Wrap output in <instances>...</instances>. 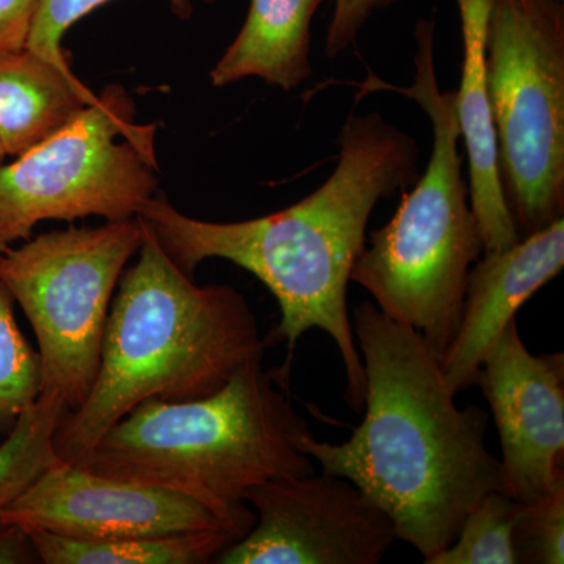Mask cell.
Masks as SVG:
<instances>
[{"label":"cell","instance_id":"cell-1","mask_svg":"<svg viewBox=\"0 0 564 564\" xmlns=\"http://www.w3.org/2000/svg\"><path fill=\"white\" fill-rule=\"evenodd\" d=\"M339 144V163L329 180L276 214L237 223L203 221L154 196L137 220L188 276L207 259H226L273 293L281 321L272 340L288 344V358L276 372L284 388L300 337L313 328L328 334L343 356L345 399L361 411L366 375L348 314V282L366 248L375 206L419 180V152L408 133L378 113H351Z\"/></svg>","mask_w":564,"mask_h":564},{"label":"cell","instance_id":"cell-2","mask_svg":"<svg viewBox=\"0 0 564 564\" xmlns=\"http://www.w3.org/2000/svg\"><path fill=\"white\" fill-rule=\"evenodd\" d=\"M351 323L366 375L361 425L340 444L310 430L299 448L369 496L425 563L454 543L485 496L507 492L502 463L486 447L489 414L458 408L440 358L411 326L370 302Z\"/></svg>","mask_w":564,"mask_h":564},{"label":"cell","instance_id":"cell-3","mask_svg":"<svg viewBox=\"0 0 564 564\" xmlns=\"http://www.w3.org/2000/svg\"><path fill=\"white\" fill-rule=\"evenodd\" d=\"M141 229L139 261L122 274L110 306L95 383L54 434L62 462L76 463L140 403L204 399L263 356L265 340L242 293L196 285Z\"/></svg>","mask_w":564,"mask_h":564},{"label":"cell","instance_id":"cell-4","mask_svg":"<svg viewBox=\"0 0 564 564\" xmlns=\"http://www.w3.org/2000/svg\"><path fill=\"white\" fill-rule=\"evenodd\" d=\"M276 383L258 358L204 399L147 400L73 464L185 494L248 533L256 513L245 494L276 478L315 473L299 448L310 425L292 406L288 388Z\"/></svg>","mask_w":564,"mask_h":564},{"label":"cell","instance_id":"cell-5","mask_svg":"<svg viewBox=\"0 0 564 564\" xmlns=\"http://www.w3.org/2000/svg\"><path fill=\"white\" fill-rule=\"evenodd\" d=\"M415 76L410 87L369 74L364 93L397 91L413 99L432 121L433 151L425 173L384 228L370 234L351 270L375 304L392 321L421 334L443 359L462 321L467 278L485 252L480 226L467 203L456 90L441 91L434 68V24L415 28Z\"/></svg>","mask_w":564,"mask_h":564},{"label":"cell","instance_id":"cell-6","mask_svg":"<svg viewBox=\"0 0 564 564\" xmlns=\"http://www.w3.org/2000/svg\"><path fill=\"white\" fill-rule=\"evenodd\" d=\"M486 88L503 195L522 239L563 217V0H491Z\"/></svg>","mask_w":564,"mask_h":564},{"label":"cell","instance_id":"cell-7","mask_svg":"<svg viewBox=\"0 0 564 564\" xmlns=\"http://www.w3.org/2000/svg\"><path fill=\"white\" fill-rule=\"evenodd\" d=\"M155 126L135 122L132 99L109 87L62 129L0 165V252L41 221L137 218L154 198Z\"/></svg>","mask_w":564,"mask_h":564},{"label":"cell","instance_id":"cell-8","mask_svg":"<svg viewBox=\"0 0 564 564\" xmlns=\"http://www.w3.org/2000/svg\"><path fill=\"white\" fill-rule=\"evenodd\" d=\"M141 239L140 221L128 218L41 234L0 252V281L39 340L41 392L61 397L68 411L95 383L111 296Z\"/></svg>","mask_w":564,"mask_h":564},{"label":"cell","instance_id":"cell-9","mask_svg":"<svg viewBox=\"0 0 564 564\" xmlns=\"http://www.w3.org/2000/svg\"><path fill=\"white\" fill-rule=\"evenodd\" d=\"M256 522L220 564H378L399 541L391 518L347 478L328 473L254 486Z\"/></svg>","mask_w":564,"mask_h":564},{"label":"cell","instance_id":"cell-10","mask_svg":"<svg viewBox=\"0 0 564 564\" xmlns=\"http://www.w3.org/2000/svg\"><path fill=\"white\" fill-rule=\"evenodd\" d=\"M2 525L85 541L204 530H220L239 541L247 534L225 516L185 494L102 477L62 459L0 513Z\"/></svg>","mask_w":564,"mask_h":564},{"label":"cell","instance_id":"cell-11","mask_svg":"<svg viewBox=\"0 0 564 564\" xmlns=\"http://www.w3.org/2000/svg\"><path fill=\"white\" fill-rule=\"evenodd\" d=\"M475 384L499 430L507 492L534 502L564 484L562 352H530L514 318L489 345Z\"/></svg>","mask_w":564,"mask_h":564},{"label":"cell","instance_id":"cell-12","mask_svg":"<svg viewBox=\"0 0 564 564\" xmlns=\"http://www.w3.org/2000/svg\"><path fill=\"white\" fill-rule=\"evenodd\" d=\"M467 278L462 321L441 369L458 395L477 381L485 352L505 326L564 265V220L522 237L502 251H485Z\"/></svg>","mask_w":564,"mask_h":564},{"label":"cell","instance_id":"cell-13","mask_svg":"<svg viewBox=\"0 0 564 564\" xmlns=\"http://www.w3.org/2000/svg\"><path fill=\"white\" fill-rule=\"evenodd\" d=\"M464 46L462 87L456 90L459 131L469 158V198L485 251H502L521 240L505 199L496 129L486 88V25L491 0H456Z\"/></svg>","mask_w":564,"mask_h":564},{"label":"cell","instance_id":"cell-14","mask_svg":"<svg viewBox=\"0 0 564 564\" xmlns=\"http://www.w3.org/2000/svg\"><path fill=\"white\" fill-rule=\"evenodd\" d=\"M323 0H251L242 31L212 69L215 87L259 77L289 91L313 74L311 22Z\"/></svg>","mask_w":564,"mask_h":564},{"label":"cell","instance_id":"cell-15","mask_svg":"<svg viewBox=\"0 0 564 564\" xmlns=\"http://www.w3.org/2000/svg\"><path fill=\"white\" fill-rule=\"evenodd\" d=\"M93 95L73 70L58 68L28 47L0 54V144L18 158L62 129Z\"/></svg>","mask_w":564,"mask_h":564},{"label":"cell","instance_id":"cell-16","mask_svg":"<svg viewBox=\"0 0 564 564\" xmlns=\"http://www.w3.org/2000/svg\"><path fill=\"white\" fill-rule=\"evenodd\" d=\"M29 533L44 564H202L215 562L237 541L220 530L109 541L73 540L43 530Z\"/></svg>","mask_w":564,"mask_h":564},{"label":"cell","instance_id":"cell-17","mask_svg":"<svg viewBox=\"0 0 564 564\" xmlns=\"http://www.w3.org/2000/svg\"><path fill=\"white\" fill-rule=\"evenodd\" d=\"M54 393L41 392L0 444V513L55 466L54 434L66 413Z\"/></svg>","mask_w":564,"mask_h":564},{"label":"cell","instance_id":"cell-18","mask_svg":"<svg viewBox=\"0 0 564 564\" xmlns=\"http://www.w3.org/2000/svg\"><path fill=\"white\" fill-rule=\"evenodd\" d=\"M518 500L492 491L464 519L454 543L425 564H516L514 522Z\"/></svg>","mask_w":564,"mask_h":564},{"label":"cell","instance_id":"cell-19","mask_svg":"<svg viewBox=\"0 0 564 564\" xmlns=\"http://www.w3.org/2000/svg\"><path fill=\"white\" fill-rule=\"evenodd\" d=\"M13 306V295L0 281V437L14 429L41 393L40 355L22 336Z\"/></svg>","mask_w":564,"mask_h":564},{"label":"cell","instance_id":"cell-20","mask_svg":"<svg viewBox=\"0 0 564 564\" xmlns=\"http://www.w3.org/2000/svg\"><path fill=\"white\" fill-rule=\"evenodd\" d=\"M514 549L518 563H564V484L534 502H518Z\"/></svg>","mask_w":564,"mask_h":564},{"label":"cell","instance_id":"cell-21","mask_svg":"<svg viewBox=\"0 0 564 564\" xmlns=\"http://www.w3.org/2000/svg\"><path fill=\"white\" fill-rule=\"evenodd\" d=\"M107 2L110 0H40L39 11H36L28 41V50L54 63L58 68L70 69L61 46L63 35L69 31L70 25ZM170 2L180 17L187 18L192 13L188 0H170ZM204 2H214V0H204Z\"/></svg>","mask_w":564,"mask_h":564},{"label":"cell","instance_id":"cell-22","mask_svg":"<svg viewBox=\"0 0 564 564\" xmlns=\"http://www.w3.org/2000/svg\"><path fill=\"white\" fill-rule=\"evenodd\" d=\"M333 20L326 36V55L329 58L337 57L355 44L359 31L375 10L386 9L400 0H333Z\"/></svg>","mask_w":564,"mask_h":564},{"label":"cell","instance_id":"cell-23","mask_svg":"<svg viewBox=\"0 0 564 564\" xmlns=\"http://www.w3.org/2000/svg\"><path fill=\"white\" fill-rule=\"evenodd\" d=\"M40 0H0V54L28 47Z\"/></svg>","mask_w":564,"mask_h":564},{"label":"cell","instance_id":"cell-24","mask_svg":"<svg viewBox=\"0 0 564 564\" xmlns=\"http://www.w3.org/2000/svg\"><path fill=\"white\" fill-rule=\"evenodd\" d=\"M41 563L28 530L20 525L0 527V564Z\"/></svg>","mask_w":564,"mask_h":564},{"label":"cell","instance_id":"cell-25","mask_svg":"<svg viewBox=\"0 0 564 564\" xmlns=\"http://www.w3.org/2000/svg\"><path fill=\"white\" fill-rule=\"evenodd\" d=\"M7 152L3 150L2 144H0V165H3V161H6Z\"/></svg>","mask_w":564,"mask_h":564}]
</instances>
